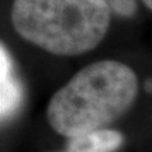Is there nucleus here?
<instances>
[{"label": "nucleus", "mask_w": 152, "mask_h": 152, "mask_svg": "<svg viewBox=\"0 0 152 152\" xmlns=\"http://www.w3.org/2000/svg\"><path fill=\"white\" fill-rule=\"evenodd\" d=\"M138 94V77L117 61L94 62L55 93L47 118L58 134L71 138L104 128L127 113Z\"/></svg>", "instance_id": "obj_1"}, {"label": "nucleus", "mask_w": 152, "mask_h": 152, "mask_svg": "<svg viewBox=\"0 0 152 152\" xmlns=\"http://www.w3.org/2000/svg\"><path fill=\"white\" fill-rule=\"evenodd\" d=\"M106 0H14L11 23L18 35L54 55L89 52L110 26Z\"/></svg>", "instance_id": "obj_2"}, {"label": "nucleus", "mask_w": 152, "mask_h": 152, "mask_svg": "<svg viewBox=\"0 0 152 152\" xmlns=\"http://www.w3.org/2000/svg\"><path fill=\"white\" fill-rule=\"evenodd\" d=\"M23 86L9 51L0 42V123L16 115L23 104Z\"/></svg>", "instance_id": "obj_3"}, {"label": "nucleus", "mask_w": 152, "mask_h": 152, "mask_svg": "<svg viewBox=\"0 0 152 152\" xmlns=\"http://www.w3.org/2000/svg\"><path fill=\"white\" fill-rule=\"evenodd\" d=\"M124 138L115 130L99 128L71 137L66 148L79 152H113L123 145Z\"/></svg>", "instance_id": "obj_4"}, {"label": "nucleus", "mask_w": 152, "mask_h": 152, "mask_svg": "<svg viewBox=\"0 0 152 152\" xmlns=\"http://www.w3.org/2000/svg\"><path fill=\"white\" fill-rule=\"evenodd\" d=\"M110 10L123 17H131L137 10L135 0H106ZM142 3L152 11V0H142Z\"/></svg>", "instance_id": "obj_5"}, {"label": "nucleus", "mask_w": 152, "mask_h": 152, "mask_svg": "<svg viewBox=\"0 0 152 152\" xmlns=\"http://www.w3.org/2000/svg\"><path fill=\"white\" fill-rule=\"evenodd\" d=\"M145 89H147V92L152 93V80H148L147 85H145Z\"/></svg>", "instance_id": "obj_6"}, {"label": "nucleus", "mask_w": 152, "mask_h": 152, "mask_svg": "<svg viewBox=\"0 0 152 152\" xmlns=\"http://www.w3.org/2000/svg\"><path fill=\"white\" fill-rule=\"evenodd\" d=\"M64 152H79V151H72V149H68V148H66Z\"/></svg>", "instance_id": "obj_7"}]
</instances>
